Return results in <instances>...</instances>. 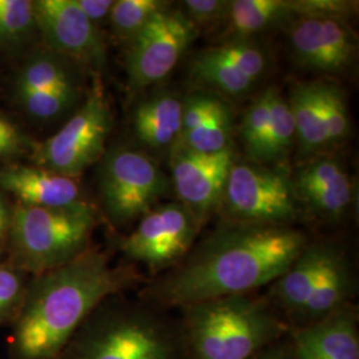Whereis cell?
<instances>
[{
  "instance_id": "32",
  "label": "cell",
  "mask_w": 359,
  "mask_h": 359,
  "mask_svg": "<svg viewBox=\"0 0 359 359\" xmlns=\"http://www.w3.org/2000/svg\"><path fill=\"white\" fill-rule=\"evenodd\" d=\"M298 18L329 19L348 23L358 13V1L353 0H290Z\"/></svg>"
},
{
  "instance_id": "2",
  "label": "cell",
  "mask_w": 359,
  "mask_h": 359,
  "mask_svg": "<svg viewBox=\"0 0 359 359\" xmlns=\"http://www.w3.org/2000/svg\"><path fill=\"white\" fill-rule=\"evenodd\" d=\"M135 265H112L99 248L63 266L32 276L11 325V359H57L79 327L107 298L142 283Z\"/></svg>"
},
{
  "instance_id": "4",
  "label": "cell",
  "mask_w": 359,
  "mask_h": 359,
  "mask_svg": "<svg viewBox=\"0 0 359 359\" xmlns=\"http://www.w3.org/2000/svg\"><path fill=\"white\" fill-rule=\"evenodd\" d=\"M180 313L185 359H250L289 333L265 295L222 297Z\"/></svg>"
},
{
  "instance_id": "26",
  "label": "cell",
  "mask_w": 359,
  "mask_h": 359,
  "mask_svg": "<svg viewBox=\"0 0 359 359\" xmlns=\"http://www.w3.org/2000/svg\"><path fill=\"white\" fill-rule=\"evenodd\" d=\"M16 97L31 117L50 121L69 112L79 103L81 97V81L67 83L48 90H32Z\"/></svg>"
},
{
  "instance_id": "27",
  "label": "cell",
  "mask_w": 359,
  "mask_h": 359,
  "mask_svg": "<svg viewBox=\"0 0 359 359\" xmlns=\"http://www.w3.org/2000/svg\"><path fill=\"white\" fill-rule=\"evenodd\" d=\"M169 6L164 0H116L109 22L117 38L132 41L156 13Z\"/></svg>"
},
{
  "instance_id": "29",
  "label": "cell",
  "mask_w": 359,
  "mask_h": 359,
  "mask_svg": "<svg viewBox=\"0 0 359 359\" xmlns=\"http://www.w3.org/2000/svg\"><path fill=\"white\" fill-rule=\"evenodd\" d=\"M318 97L330 149L346 142L350 136V118L344 90L330 83H313Z\"/></svg>"
},
{
  "instance_id": "6",
  "label": "cell",
  "mask_w": 359,
  "mask_h": 359,
  "mask_svg": "<svg viewBox=\"0 0 359 359\" xmlns=\"http://www.w3.org/2000/svg\"><path fill=\"white\" fill-rule=\"evenodd\" d=\"M224 219L294 226L305 216L285 167L234 161L221 203Z\"/></svg>"
},
{
  "instance_id": "14",
  "label": "cell",
  "mask_w": 359,
  "mask_h": 359,
  "mask_svg": "<svg viewBox=\"0 0 359 359\" xmlns=\"http://www.w3.org/2000/svg\"><path fill=\"white\" fill-rule=\"evenodd\" d=\"M292 181L304 210L322 219H341L353 201L348 173L333 156L322 154L306 160L297 168Z\"/></svg>"
},
{
  "instance_id": "36",
  "label": "cell",
  "mask_w": 359,
  "mask_h": 359,
  "mask_svg": "<svg viewBox=\"0 0 359 359\" xmlns=\"http://www.w3.org/2000/svg\"><path fill=\"white\" fill-rule=\"evenodd\" d=\"M114 3L115 0H76V4L81 13L97 27L107 19H109Z\"/></svg>"
},
{
  "instance_id": "34",
  "label": "cell",
  "mask_w": 359,
  "mask_h": 359,
  "mask_svg": "<svg viewBox=\"0 0 359 359\" xmlns=\"http://www.w3.org/2000/svg\"><path fill=\"white\" fill-rule=\"evenodd\" d=\"M218 99L219 96L213 92H192L187 95L182 99L181 136L200 127L213 112Z\"/></svg>"
},
{
  "instance_id": "23",
  "label": "cell",
  "mask_w": 359,
  "mask_h": 359,
  "mask_svg": "<svg viewBox=\"0 0 359 359\" xmlns=\"http://www.w3.org/2000/svg\"><path fill=\"white\" fill-rule=\"evenodd\" d=\"M76 62L46 50L31 55L16 76V96L32 90H48L67 83L81 81Z\"/></svg>"
},
{
  "instance_id": "10",
  "label": "cell",
  "mask_w": 359,
  "mask_h": 359,
  "mask_svg": "<svg viewBox=\"0 0 359 359\" xmlns=\"http://www.w3.org/2000/svg\"><path fill=\"white\" fill-rule=\"evenodd\" d=\"M198 34L200 31L180 8L169 6L156 13L130 41L126 59L129 88L145 90L164 80Z\"/></svg>"
},
{
  "instance_id": "13",
  "label": "cell",
  "mask_w": 359,
  "mask_h": 359,
  "mask_svg": "<svg viewBox=\"0 0 359 359\" xmlns=\"http://www.w3.org/2000/svg\"><path fill=\"white\" fill-rule=\"evenodd\" d=\"M287 35L295 63L311 72L344 74L357 57V36L348 23L298 18Z\"/></svg>"
},
{
  "instance_id": "35",
  "label": "cell",
  "mask_w": 359,
  "mask_h": 359,
  "mask_svg": "<svg viewBox=\"0 0 359 359\" xmlns=\"http://www.w3.org/2000/svg\"><path fill=\"white\" fill-rule=\"evenodd\" d=\"M25 139L10 120L0 115V158L22 152Z\"/></svg>"
},
{
  "instance_id": "22",
  "label": "cell",
  "mask_w": 359,
  "mask_h": 359,
  "mask_svg": "<svg viewBox=\"0 0 359 359\" xmlns=\"http://www.w3.org/2000/svg\"><path fill=\"white\" fill-rule=\"evenodd\" d=\"M188 69L196 84L234 99L246 96L258 84L256 79L219 57L210 48L196 53Z\"/></svg>"
},
{
  "instance_id": "21",
  "label": "cell",
  "mask_w": 359,
  "mask_h": 359,
  "mask_svg": "<svg viewBox=\"0 0 359 359\" xmlns=\"http://www.w3.org/2000/svg\"><path fill=\"white\" fill-rule=\"evenodd\" d=\"M295 19L290 0H231L225 25L229 39H253L274 29H287Z\"/></svg>"
},
{
  "instance_id": "1",
  "label": "cell",
  "mask_w": 359,
  "mask_h": 359,
  "mask_svg": "<svg viewBox=\"0 0 359 359\" xmlns=\"http://www.w3.org/2000/svg\"><path fill=\"white\" fill-rule=\"evenodd\" d=\"M309 241L295 226L224 219L175 268L147 283L140 299L170 311L222 297L252 294L283 276Z\"/></svg>"
},
{
  "instance_id": "38",
  "label": "cell",
  "mask_w": 359,
  "mask_h": 359,
  "mask_svg": "<svg viewBox=\"0 0 359 359\" xmlns=\"http://www.w3.org/2000/svg\"><path fill=\"white\" fill-rule=\"evenodd\" d=\"M10 219L11 215L7 209L4 198L0 196V244L7 248V234L10 228Z\"/></svg>"
},
{
  "instance_id": "7",
  "label": "cell",
  "mask_w": 359,
  "mask_h": 359,
  "mask_svg": "<svg viewBox=\"0 0 359 359\" xmlns=\"http://www.w3.org/2000/svg\"><path fill=\"white\" fill-rule=\"evenodd\" d=\"M170 187L157 161L142 151L117 147L104 154L100 194L107 217L117 228L147 215Z\"/></svg>"
},
{
  "instance_id": "30",
  "label": "cell",
  "mask_w": 359,
  "mask_h": 359,
  "mask_svg": "<svg viewBox=\"0 0 359 359\" xmlns=\"http://www.w3.org/2000/svg\"><path fill=\"white\" fill-rule=\"evenodd\" d=\"M268 123H269V92L266 88L264 92H261L255 99V102L248 107L241 120L240 137H241L248 161L257 164L261 148H262V142L266 135Z\"/></svg>"
},
{
  "instance_id": "39",
  "label": "cell",
  "mask_w": 359,
  "mask_h": 359,
  "mask_svg": "<svg viewBox=\"0 0 359 359\" xmlns=\"http://www.w3.org/2000/svg\"><path fill=\"white\" fill-rule=\"evenodd\" d=\"M3 252H6V248H4L3 245L0 244V255H1Z\"/></svg>"
},
{
  "instance_id": "18",
  "label": "cell",
  "mask_w": 359,
  "mask_h": 359,
  "mask_svg": "<svg viewBox=\"0 0 359 359\" xmlns=\"http://www.w3.org/2000/svg\"><path fill=\"white\" fill-rule=\"evenodd\" d=\"M181 115L182 99L169 90L156 92L133 111L135 135L151 152L169 156L181 137Z\"/></svg>"
},
{
  "instance_id": "12",
  "label": "cell",
  "mask_w": 359,
  "mask_h": 359,
  "mask_svg": "<svg viewBox=\"0 0 359 359\" xmlns=\"http://www.w3.org/2000/svg\"><path fill=\"white\" fill-rule=\"evenodd\" d=\"M234 161L233 147L218 154H205L176 145L169 154L170 184L180 203L192 210L203 225L221 206Z\"/></svg>"
},
{
  "instance_id": "5",
  "label": "cell",
  "mask_w": 359,
  "mask_h": 359,
  "mask_svg": "<svg viewBox=\"0 0 359 359\" xmlns=\"http://www.w3.org/2000/svg\"><path fill=\"white\" fill-rule=\"evenodd\" d=\"M96 212L86 201L65 208L20 205L7 234L10 262L27 274L63 266L90 249Z\"/></svg>"
},
{
  "instance_id": "20",
  "label": "cell",
  "mask_w": 359,
  "mask_h": 359,
  "mask_svg": "<svg viewBox=\"0 0 359 359\" xmlns=\"http://www.w3.org/2000/svg\"><path fill=\"white\" fill-rule=\"evenodd\" d=\"M293 116L295 142L304 161L330 149L318 97L313 83H297L286 99Z\"/></svg>"
},
{
  "instance_id": "15",
  "label": "cell",
  "mask_w": 359,
  "mask_h": 359,
  "mask_svg": "<svg viewBox=\"0 0 359 359\" xmlns=\"http://www.w3.org/2000/svg\"><path fill=\"white\" fill-rule=\"evenodd\" d=\"M338 249L333 241H309L290 268L270 283L265 298L289 329Z\"/></svg>"
},
{
  "instance_id": "3",
  "label": "cell",
  "mask_w": 359,
  "mask_h": 359,
  "mask_svg": "<svg viewBox=\"0 0 359 359\" xmlns=\"http://www.w3.org/2000/svg\"><path fill=\"white\" fill-rule=\"evenodd\" d=\"M57 359H185L179 318L112 295L90 313Z\"/></svg>"
},
{
  "instance_id": "24",
  "label": "cell",
  "mask_w": 359,
  "mask_h": 359,
  "mask_svg": "<svg viewBox=\"0 0 359 359\" xmlns=\"http://www.w3.org/2000/svg\"><path fill=\"white\" fill-rule=\"evenodd\" d=\"M269 123L257 164L283 167L295 144L293 116L286 97L276 87H269Z\"/></svg>"
},
{
  "instance_id": "11",
  "label": "cell",
  "mask_w": 359,
  "mask_h": 359,
  "mask_svg": "<svg viewBox=\"0 0 359 359\" xmlns=\"http://www.w3.org/2000/svg\"><path fill=\"white\" fill-rule=\"evenodd\" d=\"M35 25L48 50L100 71L107 63V46L99 27L81 13L76 0L34 1Z\"/></svg>"
},
{
  "instance_id": "19",
  "label": "cell",
  "mask_w": 359,
  "mask_h": 359,
  "mask_svg": "<svg viewBox=\"0 0 359 359\" xmlns=\"http://www.w3.org/2000/svg\"><path fill=\"white\" fill-rule=\"evenodd\" d=\"M355 292L354 270L344 248L339 246L290 329L321 321L339 309L353 304Z\"/></svg>"
},
{
  "instance_id": "16",
  "label": "cell",
  "mask_w": 359,
  "mask_h": 359,
  "mask_svg": "<svg viewBox=\"0 0 359 359\" xmlns=\"http://www.w3.org/2000/svg\"><path fill=\"white\" fill-rule=\"evenodd\" d=\"M297 359H359L358 308L339 309L321 321L289 329Z\"/></svg>"
},
{
  "instance_id": "25",
  "label": "cell",
  "mask_w": 359,
  "mask_h": 359,
  "mask_svg": "<svg viewBox=\"0 0 359 359\" xmlns=\"http://www.w3.org/2000/svg\"><path fill=\"white\" fill-rule=\"evenodd\" d=\"M233 114L231 107L219 96L213 112L205 121L180 137L177 145L197 154H218L233 147Z\"/></svg>"
},
{
  "instance_id": "8",
  "label": "cell",
  "mask_w": 359,
  "mask_h": 359,
  "mask_svg": "<svg viewBox=\"0 0 359 359\" xmlns=\"http://www.w3.org/2000/svg\"><path fill=\"white\" fill-rule=\"evenodd\" d=\"M114 126L112 111L99 83L87 99L53 136L35 152L39 167L76 179L105 152V142Z\"/></svg>"
},
{
  "instance_id": "17",
  "label": "cell",
  "mask_w": 359,
  "mask_h": 359,
  "mask_svg": "<svg viewBox=\"0 0 359 359\" xmlns=\"http://www.w3.org/2000/svg\"><path fill=\"white\" fill-rule=\"evenodd\" d=\"M0 188L13 193L23 205L65 208L84 201L76 180L41 167L1 169Z\"/></svg>"
},
{
  "instance_id": "33",
  "label": "cell",
  "mask_w": 359,
  "mask_h": 359,
  "mask_svg": "<svg viewBox=\"0 0 359 359\" xmlns=\"http://www.w3.org/2000/svg\"><path fill=\"white\" fill-rule=\"evenodd\" d=\"M181 4L182 13L198 31L225 25L231 10V0H185Z\"/></svg>"
},
{
  "instance_id": "37",
  "label": "cell",
  "mask_w": 359,
  "mask_h": 359,
  "mask_svg": "<svg viewBox=\"0 0 359 359\" xmlns=\"http://www.w3.org/2000/svg\"><path fill=\"white\" fill-rule=\"evenodd\" d=\"M250 359H297L294 355V350L292 346V342L289 337L286 335L283 339L271 344L269 346L262 348L259 353H257L255 357Z\"/></svg>"
},
{
  "instance_id": "31",
  "label": "cell",
  "mask_w": 359,
  "mask_h": 359,
  "mask_svg": "<svg viewBox=\"0 0 359 359\" xmlns=\"http://www.w3.org/2000/svg\"><path fill=\"white\" fill-rule=\"evenodd\" d=\"M28 274L10 261L0 262V327L13 325L26 295Z\"/></svg>"
},
{
  "instance_id": "28",
  "label": "cell",
  "mask_w": 359,
  "mask_h": 359,
  "mask_svg": "<svg viewBox=\"0 0 359 359\" xmlns=\"http://www.w3.org/2000/svg\"><path fill=\"white\" fill-rule=\"evenodd\" d=\"M34 31V1L0 0V50H13L26 44Z\"/></svg>"
},
{
  "instance_id": "9",
  "label": "cell",
  "mask_w": 359,
  "mask_h": 359,
  "mask_svg": "<svg viewBox=\"0 0 359 359\" xmlns=\"http://www.w3.org/2000/svg\"><path fill=\"white\" fill-rule=\"evenodd\" d=\"M203 224L180 201L144 215L135 231L118 245L127 264L144 265L152 277L175 268L196 244Z\"/></svg>"
}]
</instances>
